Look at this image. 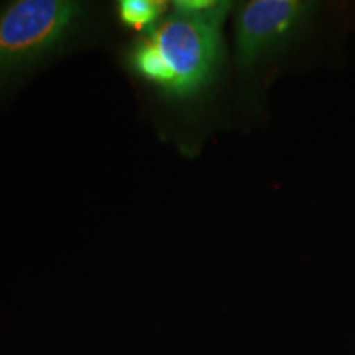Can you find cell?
Returning a JSON list of instances; mask_svg holds the SVG:
<instances>
[{"mask_svg":"<svg viewBox=\"0 0 355 355\" xmlns=\"http://www.w3.org/2000/svg\"><path fill=\"white\" fill-rule=\"evenodd\" d=\"M316 3L300 0H250L235 12V61L250 73L283 51L313 19Z\"/></svg>","mask_w":355,"mask_h":355,"instance_id":"3957f363","label":"cell"},{"mask_svg":"<svg viewBox=\"0 0 355 355\" xmlns=\"http://www.w3.org/2000/svg\"><path fill=\"white\" fill-rule=\"evenodd\" d=\"M166 10L165 0H119L115 6V15L121 25L140 35L152 32Z\"/></svg>","mask_w":355,"mask_h":355,"instance_id":"277c9868","label":"cell"},{"mask_svg":"<svg viewBox=\"0 0 355 355\" xmlns=\"http://www.w3.org/2000/svg\"><path fill=\"white\" fill-rule=\"evenodd\" d=\"M87 21L89 6L73 0H17L0 7V96L61 55Z\"/></svg>","mask_w":355,"mask_h":355,"instance_id":"7a4b0ae2","label":"cell"},{"mask_svg":"<svg viewBox=\"0 0 355 355\" xmlns=\"http://www.w3.org/2000/svg\"><path fill=\"white\" fill-rule=\"evenodd\" d=\"M224 64L220 26L173 13L125 51V66L163 99L188 102L201 97Z\"/></svg>","mask_w":355,"mask_h":355,"instance_id":"6da1fadb","label":"cell"},{"mask_svg":"<svg viewBox=\"0 0 355 355\" xmlns=\"http://www.w3.org/2000/svg\"><path fill=\"white\" fill-rule=\"evenodd\" d=\"M173 8H175V13H178V15L222 26L225 17L232 8V2H220V0H175Z\"/></svg>","mask_w":355,"mask_h":355,"instance_id":"5b68a950","label":"cell"}]
</instances>
